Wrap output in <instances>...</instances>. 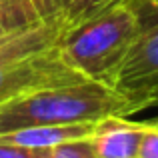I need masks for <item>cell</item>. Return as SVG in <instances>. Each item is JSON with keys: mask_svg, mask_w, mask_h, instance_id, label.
Returning a JSON list of instances; mask_svg holds the SVG:
<instances>
[{"mask_svg": "<svg viewBox=\"0 0 158 158\" xmlns=\"http://www.w3.org/2000/svg\"><path fill=\"white\" fill-rule=\"evenodd\" d=\"M134 104L116 88L100 80L28 90L0 104V134L30 126L98 122L108 116H132Z\"/></svg>", "mask_w": 158, "mask_h": 158, "instance_id": "obj_1", "label": "cell"}, {"mask_svg": "<svg viewBox=\"0 0 158 158\" xmlns=\"http://www.w3.org/2000/svg\"><path fill=\"white\" fill-rule=\"evenodd\" d=\"M140 28L142 14L136 0H110L70 22L58 50L74 70L108 84Z\"/></svg>", "mask_w": 158, "mask_h": 158, "instance_id": "obj_2", "label": "cell"}, {"mask_svg": "<svg viewBox=\"0 0 158 158\" xmlns=\"http://www.w3.org/2000/svg\"><path fill=\"white\" fill-rule=\"evenodd\" d=\"M84 78V74L64 62L58 44L22 56L4 58L0 60V104L28 90L68 84Z\"/></svg>", "mask_w": 158, "mask_h": 158, "instance_id": "obj_3", "label": "cell"}, {"mask_svg": "<svg viewBox=\"0 0 158 158\" xmlns=\"http://www.w3.org/2000/svg\"><path fill=\"white\" fill-rule=\"evenodd\" d=\"M108 84L124 94L136 112L146 108L150 94L158 88V16L142 18V28Z\"/></svg>", "mask_w": 158, "mask_h": 158, "instance_id": "obj_4", "label": "cell"}, {"mask_svg": "<svg viewBox=\"0 0 158 158\" xmlns=\"http://www.w3.org/2000/svg\"><path fill=\"white\" fill-rule=\"evenodd\" d=\"M148 122H132L128 116H108L96 122L90 136L98 158H138Z\"/></svg>", "mask_w": 158, "mask_h": 158, "instance_id": "obj_5", "label": "cell"}, {"mask_svg": "<svg viewBox=\"0 0 158 158\" xmlns=\"http://www.w3.org/2000/svg\"><path fill=\"white\" fill-rule=\"evenodd\" d=\"M96 122H74V124H48V126H30L20 130L0 134V142L16 144L24 148H48L62 142L90 138Z\"/></svg>", "mask_w": 158, "mask_h": 158, "instance_id": "obj_6", "label": "cell"}, {"mask_svg": "<svg viewBox=\"0 0 158 158\" xmlns=\"http://www.w3.org/2000/svg\"><path fill=\"white\" fill-rule=\"evenodd\" d=\"M62 10L60 0H6L0 4V36Z\"/></svg>", "mask_w": 158, "mask_h": 158, "instance_id": "obj_7", "label": "cell"}, {"mask_svg": "<svg viewBox=\"0 0 158 158\" xmlns=\"http://www.w3.org/2000/svg\"><path fill=\"white\" fill-rule=\"evenodd\" d=\"M36 158H98L90 138L62 142L48 148H34Z\"/></svg>", "mask_w": 158, "mask_h": 158, "instance_id": "obj_8", "label": "cell"}, {"mask_svg": "<svg viewBox=\"0 0 158 158\" xmlns=\"http://www.w3.org/2000/svg\"><path fill=\"white\" fill-rule=\"evenodd\" d=\"M106 2H110V0H62V10H64L66 18L70 22H74L88 12L104 6Z\"/></svg>", "mask_w": 158, "mask_h": 158, "instance_id": "obj_9", "label": "cell"}, {"mask_svg": "<svg viewBox=\"0 0 158 158\" xmlns=\"http://www.w3.org/2000/svg\"><path fill=\"white\" fill-rule=\"evenodd\" d=\"M138 158H158V126L150 120L140 144Z\"/></svg>", "mask_w": 158, "mask_h": 158, "instance_id": "obj_10", "label": "cell"}, {"mask_svg": "<svg viewBox=\"0 0 158 158\" xmlns=\"http://www.w3.org/2000/svg\"><path fill=\"white\" fill-rule=\"evenodd\" d=\"M0 158H36V156H34V148L0 142Z\"/></svg>", "mask_w": 158, "mask_h": 158, "instance_id": "obj_11", "label": "cell"}, {"mask_svg": "<svg viewBox=\"0 0 158 158\" xmlns=\"http://www.w3.org/2000/svg\"><path fill=\"white\" fill-rule=\"evenodd\" d=\"M142 18H150V16H158V0H136Z\"/></svg>", "mask_w": 158, "mask_h": 158, "instance_id": "obj_12", "label": "cell"}, {"mask_svg": "<svg viewBox=\"0 0 158 158\" xmlns=\"http://www.w3.org/2000/svg\"><path fill=\"white\" fill-rule=\"evenodd\" d=\"M150 106H156L158 108V88L150 94V98H148V102H146V108H150Z\"/></svg>", "mask_w": 158, "mask_h": 158, "instance_id": "obj_13", "label": "cell"}, {"mask_svg": "<svg viewBox=\"0 0 158 158\" xmlns=\"http://www.w3.org/2000/svg\"><path fill=\"white\" fill-rule=\"evenodd\" d=\"M152 122H154V124H156V126H158V118H154V120H152Z\"/></svg>", "mask_w": 158, "mask_h": 158, "instance_id": "obj_14", "label": "cell"}]
</instances>
